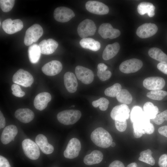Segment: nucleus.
<instances>
[{
	"mask_svg": "<svg viewBox=\"0 0 167 167\" xmlns=\"http://www.w3.org/2000/svg\"><path fill=\"white\" fill-rule=\"evenodd\" d=\"M120 49V45L118 42L108 45L102 54L103 59L105 60H108L112 58L117 54Z\"/></svg>",
	"mask_w": 167,
	"mask_h": 167,
	"instance_id": "a878e982",
	"label": "nucleus"
},
{
	"mask_svg": "<svg viewBox=\"0 0 167 167\" xmlns=\"http://www.w3.org/2000/svg\"><path fill=\"white\" fill-rule=\"evenodd\" d=\"M152 120L155 124L158 125L162 124L165 120L167 121V109L157 114Z\"/></svg>",
	"mask_w": 167,
	"mask_h": 167,
	"instance_id": "58836bf2",
	"label": "nucleus"
},
{
	"mask_svg": "<svg viewBox=\"0 0 167 167\" xmlns=\"http://www.w3.org/2000/svg\"><path fill=\"white\" fill-rule=\"evenodd\" d=\"M148 54L151 57L160 62H167V55L159 48H151L148 51Z\"/></svg>",
	"mask_w": 167,
	"mask_h": 167,
	"instance_id": "c756f323",
	"label": "nucleus"
},
{
	"mask_svg": "<svg viewBox=\"0 0 167 167\" xmlns=\"http://www.w3.org/2000/svg\"><path fill=\"white\" fill-rule=\"evenodd\" d=\"M85 7L90 13L98 15L107 14L109 11L107 5L102 2L95 1H89L87 2Z\"/></svg>",
	"mask_w": 167,
	"mask_h": 167,
	"instance_id": "f8f14e48",
	"label": "nucleus"
},
{
	"mask_svg": "<svg viewBox=\"0 0 167 167\" xmlns=\"http://www.w3.org/2000/svg\"><path fill=\"white\" fill-rule=\"evenodd\" d=\"M28 53L29 59L31 62L35 64L38 62L41 53L38 45L34 44L30 45L28 48Z\"/></svg>",
	"mask_w": 167,
	"mask_h": 167,
	"instance_id": "c85d7f7f",
	"label": "nucleus"
},
{
	"mask_svg": "<svg viewBox=\"0 0 167 167\" xmlns=\"http://www.w3.org/2000/svg\"><path fill=\"white\" fill-rule=\"evenodd\" d=\"M164 79L160 77H150L145 79L143 85L146 88L150 90H161L165 85Z\"/></svg>",
	"mask_w": 167,
	"mask_h": 167,
	"instance_id": "2eb2a0df",
	"label": "nucleus"
},
{
	"mask_svg": "<svg viewBox=\"0 0 167 167\" xmlns=\"http://www.w3.org/2000/svg\"><path fill=\"white\" fill-rule=\"evenodd\" d=\"M150 120L144 112L143 115L133 123V133L135 138H140L146 134L145 131L151 123Z\"/></svg>",
	"mask_w": 167,
	"mask_h": 167,
	"instance_id": "0eeeda50",
	"label": "nucleus"
},
{
	"mask_svg": "<svg viewBox=\"0 0 167 167\" xmlns=\"http://www.w3.org/2000/svg\"><path fill=\"white\" fill-rule=\"evenodd\" d=\"M18 133V129L15 125H11L6 127L1 136V141L4 144H7L14 139Z\"/></svg>",
	"mask_w": 167,
	"mask_h": 167,
	"instance_id": "412c9836",
	"label": "nucleus"
},
{
	"mask_svg": "<svg viewBox=\"0 0 167 167\" xmlns=\"http://www.w3.org/2000/svg\"><path fill=\"white\" fill-rule=\"evenodd\" d=\"M96 28L94 22L92 20L86 19L82 21L77 28V32L82 38H84L94 35Z\"/></svg>",
	"mask_w": 167,
	"mask_h": 167,
	"instance_id": "423d86ee",
	"label": "nucleus"
},
{
	"mask_svg": "<svg viewBox=\"0 0 167 167\" xmlns=\"http://www.w3.org/2000/svg\"><path fill=\"white\" fill-rule=\"evenodd\" d=\"M107 68V66L103 63H100L97 66L98 70L100 71H105L106 70Z\"/></svg>",
	"mask_w": 167,
	"mask_h": 167,
	"instance_id": "8fccbe9b",
	"label": "nucleus"
},
{
	"mask_svg": "<svg viewBox=\"0 0 167 167\" xmlns=\"http://www.w3.org/2000/svg\"><path fill=\"white\" fill-rule=\"evenodd\" d=\"M109 167H125L124 165L121 161L115 160L110 164Z\"/></svg>",
	"mask_w": 167,
	"mask_h": 167,
	"instance_id": "49530a36",
	"label": "nucleus"
},
{
	"mask_svg": "<svg viewBox=\"0 0 167 167\" xmlns=\"http://www.w3.org/2000/svg\"><path fill=\"white\" fill-rule=\"evenodd\" d=\"M43 30L41 25L35 24L26 30L24 39V43L26 46L31 45L36 42L41 36Z\"/></svg>",
	"mask_w": 167,
	"mask_h": 167,
	"instance_id": "7ed1b4c3",
	"label": "nucleus"
},
{
	"mask_svg": "<svg viewBox=\"0 0 167 167\" xmlns=\"http://www.w3.org/2000/svg\"><path fill=\"white\" fill-rule=\"evenodd\" d=\"M98 31L104 39H114L118 37L121 34L119 30L113 28L110 24L108 23L102 24L100 26Z\"/></svg>",
	"mask_w": 167,
	"mask_h": 167,
	"instance_id": "4468645a",
	"label": "nucleus"
},
{
	"mask_svg": "<svg viewBox=\"0 0 167 167\" xmlns=\"http://www.w3.org/2000/svg\"><path fill=\"white\" fill-rule=\"evenodd\" d=\"M12 80L15 84L25 87H30L34 81L32 75L28 72L21 69L15 73Z\"/></svg>",
	"mask_w": 167,
	"mask_h": 167,
	"instance_id": "20e7f679",
	"label": "nucleus"
},
{
	"mask_svg": "<svg viewBox=\"0 0 167 167\" xmlns=\"http://www.w3.org/2000/svg\"><path fill=\"white\" fill-rule=\"evenodd\" d=\"M6 124L5 119L3 115L1 112L0 111V129L4 128Z\"/></svg>",
	"mask_w": 167,
	"mask_h": 167,
	"instance_id": "09e8293b",
	"label": "nucleus"
},
{
	"mask_svg": "<svg viewBox=\"0 0 167 167\" xmlns=\"http://www.w3.org/2000/svg\"><path fill=\"white\" fill-rule=\"evenodd\" d=\"M157 68L161 71L167 75V62H160L157 64Z\"/></svg>",
	"mask_w": 167,
	"mask_h": 167,
	"instance_id": "c03bdc74",
	"label": "nucleus"
},
{
	"mask_svg": "<svg viewBox=\"0 0 167 167\" xmlns=\"http://www.w3.org/2000/svg\"><path fill=\"white\" fill-rule=\"evenodd\" d=\"M81 149L80 141L77 138H72L70 140L67 145L64 152V156L67 158H74L78 156Z\"/></svg>",
	"mask_w": 167,
	"mask_h": 167,
	"instance_id": "1a4fd4ad",
	"label": "nucleus"
},
{
	"mask_svg": "<svg viewBox=\"0 0 167 167\" xmlns=\"http://www.w3.org/2000/svg\"><path fill=\"white\" fill-rule=\"evenodd\" d=\"M97 74L101 80L105 81L109 79L111 77L112 73L110 71L108 70L104 71L98 70Z\"/></svg>",
	"mask_w": 167,
	"mask_h": 167,
	"instance_id": "79ce46f5",
	"label": "nucleus"
},
{
	"mask_svg": "<svg viewBox=\"0 0 167 167\" xmlns=\"http://www.w3.org/2000/svg\"><path fill=\"white\" fill-rule=\"evenodd\" d=\"M167 95V92L161 90H152L146 94L148 98L157 101L162 100Z\"/></svg>",
	"mask_w": 167,
	"mask_h": 167,
	"instance_id": "f704fd0d",
	"label": "nucleus"
},
{
	"mask_svg": "<svg viewBox=\"0 0 167 167\" xmlns=\"http://www.w3.org/2000/svg\"><path fill=\"white\" fill-rule=\"evenodd\" d=\"M24 26L22 21L20 19L13 20L7 19L4 20L2 24V27L6 33L12 34L20 31Z\"/></svg>",
	"mask_w": 167,
	"mask_h": 167,
	"instance_id": "9d476101",
	"label": "nucleus"
},
{
	"mask_svg": "<svg viewBox=\"0 0 167 167\" xmlns=\"http://www.w3.org/2000/svg\"><path fill=\"white\" fill-rule=\"evenodd\" d=\"M79 44L82 48L94 51L98 50L101 48L99 41L90 38H82L80 41Z\"/></svg>",
	"mask_w": 167,
	"mask_h": 167,
	"instance_id": "bb28decb",
	"label": "nucleus"
},
{
	"mask_svg": "<svg viewBox=\"0 0 167 167\" xmlns=\"http://www.w3.org/2000/svg\"><path fill=\"white\" fill-rule=\"evenodd\" d=\"M143 66V63L141 60L134 58L122 62L119 66V69L122 72L128 74L137 71Z\"/></svg>",
	"mask_w": 167,
	"mask_h": 167,
	"instance_id": "6e6552de",
	"label": "nucleus"
},
{
	"mask_svg": "<svg viewBox=\"0 0 167 167\" xmlns=\"http://www.w3.org/2000/svg\"><path fill=\"white\" fill-rule=\"evenodd\" d=\"M116 97L118 101L123 104H130L132 100L131 95L129 92L126 89H121Z\"/></svg>",
	"mask_w": 167,
	"mask_h": 167,
	"instance_id": "2f4dec72",
	"label": "nucleus"
},
{
	"mask_svg": "<svg viewBox=\"0 0 167 167\" xmlns=\"http://www.w3.org/2000/svg\"><path fill=\"white\" fill-rule=\"evenodd\" d=\"M75 14L71 9L65 6L56 8L54 11V17L57 21L62 23L68 22L75 17Z\"/></svg>",
	"mask_w": 167,
	"mask_h": 167,
	"instance_id": "9b49d317",
	"label": "nucleus"
},
{
	"mask_svg": "<svg viewBox=\"0 0 167 167\" xmlns=\"http://www.w3.org/2000/svg\"><path fill=\"white\" fill-rule=\"evenodd\" d=\"M130 110L128 106L122 104L115 106L110 113V116L113 120H127L129 117Z\"/></svg>",
	"mask_w": 167,
	"mask_h": 167,
	"instance_id": "f3484780",
	"label": "nucleus"
},
{
	"mask_svg": "<svg viewBox=\"0 0 167 167\" xmlns=\"http://www.w3.org/2000/svg\"><path fill=\"white\" fill-rule=\"evenodd\" d=\"M22 147L25 155L32 160H36L40 156V151L36 143L29 139H24L22 143Z\"/></svg>",
	"mask_w": 167,
	"mask_h": 167,
	"instance_id": "39448f33",
	"label": "nucleus"
},
{
	"mask_svg": "<svg viewBox=\"0 0 167 167\" xmlns=\"http://www.w3.org/2000/svg\"><path fill=\"white\" fill-rule=\"evenodd\" d=\"M126 167H137V164L135 162L132 163L128 165Z\"/></svg>",
	"mask_w": 167,
	"mask_h": 167,
	"instance_id": "3c124183",
	"label": "nucleus"
},
{
	"mask_svg": "<svg viewBox=\"0 0 167 167\" xmlns=\"http://www.w3.org/2000/svg\"><path fill=\"white\" fill-rule=\"evenodd\" d=\"M115 143L114 142H112L111 144V146L112 147H113L115 146Z\"/></svg>",
	"mask_w": 167,
	"mask_h": 167,
	"instance_id": "603ef678",
	"label": "nucleus"
},
{
	"mask_svg": "<svg viewBox=\"0 0 167 167\" xmlns=\"http://www.w3.org/2000/svg\"><path fill=\"white\" fill-rule=\"evenodd\" d=\"M35 142L38 147L44 153L49 154L52 153L54 151V148L51 144L49 143L45 136L42 134L37 135L35 139Z\"/></svg>",
	"mask_w": 167,
	"mask_h": 167,
	"instance_id": "5701e85b",
	"label": "nucleus"
},
{
	"mask_svg": "<svg viewBox=\"0 0 167 167\" xmlns=\"http://www.w3.org/2000/svg\"><path fill=\"white\" fill-rule=\"evenodd\" d=\"M155 6L151 3L143 2L139 4L137 6L138 13L141 15L147 13L148 16L152 17L155 15Z\"/></svg>",
	"mask_w": 167,
	"mask_h": 167,
	"instance_id": "cd10ccee",
	"label": "nucleus"
},
{
	"mask_svg": "<svg viewBox=\"0 0 167 167\" xmlns=\"http://www.w3.org/2000/svg\"><path fill=\"white\" fill-rule=\"evenodd\" d=\"M64 82L67 91L70 93H74L77 89L78 85L77 79L72 72H67L64 75Z\"/></svg>",
	"mask_w": 167,
	"mask_h": 167,
	"instance_id": "4be33fe9",
	"label": "nucleus"
},
{
	"mask_svg": "<svg viewBox=\"0 0 167 167\" xmlns=\"http://www.w3.org/2000/svg\"><path fill=\"white\" fill-rule=\"evenodd\" d=\"M144 112L150 119H153L159 113V109L157 107L155 106L151 102L145 103L143 106Z\"/></svg>",
	"mask_w": 167,
	"mask_h": 167,
	"instance_id": "7c9ffc66",
	"label": "nucleus"
},
{
	"mask_svg": "<svg viewBox=\"0 0 167 167\" xmlns=\"http://www.w3.org/2000/svg\"><path fill=\"white\" fill-rule=\"evenodd\" d=\"M15 1L14 0H0V6L2 11L5 12L10 11L14 6Z\"/></svg>",
	"mask_w": 167,
	"mask_h": 167,
	"instance_id": "4c0bfd02",
	"label": "nucleus"
},
{
	"mask_svg": "<svg viewBox=\"0 0 167 167\" xmlns=\"http://www.w3.org/2000/svg\"><path fill=\"white\" fill-rule=\"evenodd\" d=\"M75 73L78 79L84 84H89L93 80V73L91 70L88 68L82 66H77L75 68Z\"/></svg>",
	"mask_w": 167,
	"mask_h": 167,
	"instance_id": "ddd939ff",
	"label": "nucleus"
},
{
	"mask_svg": "<svg viewBox=\"0 0 167 167\" xmlns=\"http://www.w3.org/2000/svg\"><path fill=\"white\" fill-rule=\"evenodd\" d=\"M91 139L96 146L103 148H106L111 146L112 138L109 133L102 127L96 129L91 133Z\"/></svg>",
	"mask_w": 167,
	"mask_h": 167,
	"instance_id": "f257e3e1",
	"label": "nucleus"
},
{
	"mask_svg": "<svg viewBox=\"0 0 167 167\" xmlns=\"http://www.w3.org/2000/svg\"><path fill=\"white\" fill-rule=\"evenodd\" d=\"M11 89L12 94L16 97H21L25 94V92L22 91L20 86L17 84H13L11 86Z\"/></svg>",
	"mask_w": 167,
	"mask_h": 167,
	"instance_id": "ea45409f",
	"label": "nucleus"
},
{
	"mask_svg": "<svg viewBox=\"0 0 167 167\" xmlns=\"http://www.w3.org/2000/svg\"><path fill=\"white\" fill-rule=\"evenodd\" d=\"M152 152L151 150L148 149L141 152L139 160L146 163L153 165L155 164V160L152 156Z\"/></svg>",
	"mask_w": 167,
	"mask_h": 167,
	"instance_id": "473e14b6",
	"label": "nucleus"
},
{
	"mask_svg": "<svg viewBox=\"0 0 167 167\" xmlns=\"http://www.w3.org/2000/svg\"><path fill=\"white\" fill-rule=\"evenodd\" d=\"M15 116L19 121L24 123L30 122L34 117L33 112L28 108H20L17 109L15 112Z\"/></svg>",
	"mask_w": 167,
	"mask_h": 167,
	"instance_id": "b1692460",
	"label": "nucleus"
},
{
	"mask_svg": "<svg viewBox=\"0 0 167 167\" xmlns=\"http://www.w3.org/2000/svg\"><path fill=\"white\" fill-rule=\"evenodd\" d=\"M158 165L160 167H167V154H163L160 156Z\"/></svg>",
	"mask_w": 167,
	"mask_h": 167,
	"instance_id": "37998d69",
	"label": "nucleus"
},
{
	"mask_svg": "<svg viewBox=\"0 0 167 167\" xmlns=\"http://www.w3.org/2000/svg\"><path fill=\"white\" fill-rule=\"evenodd\" d=\"M115 127L117 130L120 132L125 131L127 127L126 120H115Z\"/></svg>",
	"mask_w": 167,
	"mask_h": 167,
	"instance_id": "a19ab883",
	"label": "nucleus"
},
{
	"mask_svg": "<svg viewBox=\"0 0 167 167\" xmlns=\"http://www.w3.org/2000/svg\"><path fill=\"white\" fill-rule=\"evenodd\" d=\"M58 45V43L56 41L51 38L44 40L39 44L41 54L49 55L53 53Z\"/></svg>",
	"mask_w": 167,
	"mask_h": 167,
	"instance_id": "6ab92c4d",
	"label": "nucleus"
},
{
	"mask_svg": "<svg viewBox=\"0 0 167 167\" xmlns=\"http://www.w3.org/2000/svg\"><path fill=\"white\" fill-rule=\"evenodd\" d=\"M75 106L74 105H72L71 106V107H74Z\"/></svg>",
	"mask_w": 167,
	"mask_h": 167,
	"instance_id": "864d4df0",
	"label": "nucleus"
},
{
	"mask_svg": "<svg viewBox=\"0 0 167 167\" xmlns=\"http://www.w3.org/2000/svg\"><path fill=\"white\" fill-rule=\"evenodd\" d=\"M51 99L50 94L48 92H42L37 94L35 97L33 104L36 109L40 111L45 109L48 103Z\"/></svg>",
	"mask_w": 167,
	"mask_h": 167,
	"instance_id": "aec40b11",
	"label": "nucleus"
},
{
	"mask_svg": "<svg viewBox=\"0 0 167 167\" xmlns=\"http://www.w3.org/2000/svg\"><path fill=\"white\" fill-rule=\"evenodd\" d=\"M144 111L139 106H135L132 109L131 113V120L133 123L143 114Z\"/></svg>",
	"mask_w": 167,
	"mask_h": 167,
	"instance_id": "e433bc0d",
	"label": "nucleus"
},
{
	"mask_svg": "<svg viewBox=\"0 0 167 167\" xmlns=\"http://www.w3.org/2000/svg\"><path fill=\"white\" fill-rule=\"evenodd\" d=\"M103 157V155L101 152L95 150L93 151L90 154L85 156L83 161L86 165H92L100 163Z\"/></svg>",
	"mask_w": 167,
	"mask_h": 167,
	"instance_id": "393cba45",
	"label": "nucleus"
},
{
	"mask_svg": "<svg viewBox=\"0 0 167 167\" xmlns=\"http://www.w3.org/2000/svg\"><path fill=\"white\" fill-rule=\"evenodd\" d=\"M62 69L61 62L57 60L51 61L44 65L42 67L43 72L45 75L52 76L59 74Z\"/></svg>",
	"mask_w": 167,
	"mask_h": 167,
	"instance_id": "a211bd4d",
	"label": "nucleus"
},
{
	"mask_svg": "<svg viewBox=\"0 0 167 167\" xmlns=\"http://www.w3.org/2000/svg\"><path fill=\"white\" fill-rule=\"evenodd\" d=\"M158 132L161 135L167 137V126H165L159 127Z\"/></svg>",
	"mask_w": 167,
	"mask_h": 167,
	"instance_id": "de8ad7c7",
	"label": "nucleus"
},
{
	"mask_svg": "<svg viewBox=\"0 0 167 167\" xmlns=\"http://www.w3.org/2000/svg\"><path fill=\"white\" fill-rule=\"evenodd\" d=\"M0 25H1V22H0Z\"/></svg>",
	"mask_w": 167,
	"mask_h": 167,
	"instance_id": "5fc2aeb1",
	"label": "nucleus"
},
{
	"mask_svg": "<svg viewBox=\"0 0 167 167\" xmlns=\"http://www.w3.org/2000/svg\"><path fill=\"white\" fill-rule=\"evenodd\" d=\"M0 167H11L7 160L2 156H0Z\"/></svg>",
	"mask_w": 167,
	"mask_h": 167,
	"instance_id": "a18cd8bd",
	"label": "nucleus"
},
{
	"mask_svg": "<svg viewBox=\"0 0 167 167\" xmlns=\"http://www.w3.org/2000/svg\"><path fill=\"white\" fill-rule=\"evenodd\" d=\"M81 116V112L78 110L70 109L62 111L57 114L58 121L65 125L73 124L80 119Z\"/></svg>",
	"mask_w": 167,
	"mask_h": 167,
	"instance_id": "f03ea898",
	"label": "nucleus"
},
{
	"mask_svg": "<svg viewBox=\"0 0 167 167\" xmlns=\"http://www.w3.org/2000/svg\"><path fill=\"white\" fill-rule=\"evenodd\" d=\"M158 31V28L155 24L145 23L139 26L136 31L137 35L142 38L150 37L155 35Z\"/></svg>",
	"mask_w": 167,
	"mask_h": 167,
	"instance_id": "dca6fc26",
	"label": "nucleus"
},
{
	"mask_svg": "<svg viewBox=\"0 0 167 167\" xmlns=\"http://www.w3.org/2000/svg\"><path fill=\"white\" fill-rule=\"evenodd\" d=\"M109 104V100L104 97H101L92 102V106L96 108L99 106V109L101 111H105L107 109Z\"/></svg>",
	"mask_w": 167,
	"mask_h": 167,
	"instance_id": "c9c22d12",
	"label": "nucleus"
},
{
	"mask_svg": "<svg viewBox=\"0 0 167 167\" xmlns=\"http://www.w3.org/2000/svg\"><path fill=\"white\" fill-rule=\"evenodd\" d=\"M122 89L121 84L115 83L112 86L106 88L104 93L105 95L110 97H116Z\"/></svg>",
	"mask_w": 167,
	"mask_h": 167,
	"instance_id": "72a5a7b5",
	"label": "nucleus"
}]
</instances>
